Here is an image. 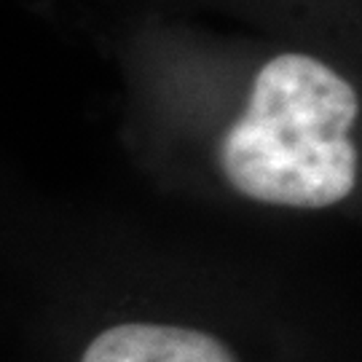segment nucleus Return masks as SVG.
Masks as SVG:
<instances>
[{
    "label": "nucleus",
    "mask_w": 362,
    "mask_h": 362,
    "mask_svg": "<svg viewBox=\"0 0 362 362\" xmlns=\"http://www.w3.org/2000/svg\"><path fill=\"white\" fill-rule=\"evenodd\" d=\"M357 91L336 70L306 54H279L260 67L245 116L220 145V167L255 202L330 207L357 182Z\"/></svg>",
    "instance_id": "1"
},
{
    "label": "nucleus",
    "mask_w": 362,
    "mask_h": 362,
    "mask_svg": "<svg viewBox=\"0 0 362 362\" xmlns=\"http://www.w3.org/2000/svg\"><path fill=\"white\" fill-rule=\"evenodd\" d=\"M81 362H239L220 338L161 322H121L91 338Z\"/></svg>",
    "instance_id": "2"
}]
</instances>
